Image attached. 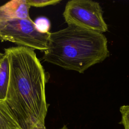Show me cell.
<instances>
[{
  "label": "cell",
  "instance_id": "cell-7",
  "mask_svg": "<svg viewBox=\"0 0 129 129\" xmlns=\"http://www.w3.org/2000/svg\"><path fill=\"white\" fill-rule=\"evenodd\" d=\"M10 77V64L8 56H4L0 62V100H5Z\"/></svg>",
  "mask_w": 129,
  "mask_h": 129
},
{
  "label": "cell",
  "instance_id": "cell-3",
  "mask_svg": "<svg viewBox=\"0 0 129 129\" xmlns=\"http://www.w3.org/2000/svg\"><path fill=\"white\" fill-rule=\"evenodd\" d=\"M50 33L38 31L31 18L0 21V40L34 50L47 49Z\"/></svg>",
  "mask_w": 129,
  "mask_h": 129
},
{
  "label": "cell",
  "instance_id": "cell-5",
  "mask_svg": "<svg viewBox=\"0 0 129 129\" xmlns=\"http://www.w3.org/2000/svg\"><path fill=\"white\" fill-rule=\"evenodd\" d=\"M26 0H12L0 6V21L30 19Z\"/></svg>",
  "mask_w": 129,
  "mask_h": 129
},
{
  "label": "cell",
  "instance_id": "cell-12",
  "mask_svg": "<svg viewBox=\"0 0 129 129\" xmlns=\"http://www.w3.org/2000/svg\"><path fill=\"white\" fill-rule=\"evenodd\" d=\"M59 129H68V127H67V125H64L62 127H61V128H59Z\"/></svg>",
  "mask_w": 129,
  "mask_h": 129
},
{
  "label": "cell",
  "instance_id": "cell-2",
  "mask_svg": "<svg viewBox=\"0 0 129 129\" xmlns=\"http://www.w3.org/2000/svg\"><path fill=\"white\" fill-rule=\"evenodd\" d=\"M44 52V61L79 73L109 55L107 40L103 33L72 26L50 32Z\"/></svg>",
  "mask_w": 129,
  "mask_h": 129
},
{
  "label": "cell",
  "instance_id": "cell-10",
  "mask_svg": "<svg viewBox=\"0 0 129 129\" xmlns=\"http://www.w3.org/2000/svg\"><path fill=\"white\" fill-rule=\"evenodd\" d=\"M119 111L121 115L119 123L122 124L124 129H129V105H124L120 107Z\"/></svg>",
  "mask_w": 129,
  "mask_h": 129
},
{
  "label": "cell",
  "instance_id": "cell-4",
  "mask_svg": "<svg viewBox=\"0 0 129 129\" xmlns=\"http://www.w3.org/2000/svg\"><path fill=\"white\" fill-rule=\"evenodd\" d=\"M63 16L68 26L103 33L108 30L102 8L91 0H71L67 2Z\"/></svg>",
  "mask_w": 129,
  "mask_h": 129
},
{
  "label": "cell",
  "instance_id": "cell-1",
  "mask_svg": "<svg viewBox=\"0 0 129 129\" xmlns=\"http://www.w3.org/2000/svg\"><path fill=\"white\" fill-rule=\"evenodd\" d=\"M4 51L10 64L6 103L23 129H46L47 80L43 66L30 48L17 46Z\"/></svg>",
  "mask_w": 129,
  "mask_h": 129
},
{
  "label": "cell",
  "instance_id": "cell-6",
  "mask_svg": "<svg viewBox=\"0 0 129 129\" xmlns=\"http://www.w3.org/2000/svg\"><path fill=\"white\" fill-rule=\"evenodd\" d=\"M0 129H23L5 100H0Z\"/></svg>",
  "mask_w": 129,
  "mask_h": 129
},
{
  "label": "cell",
  "instance_id": "cell-13",
  "mask_svg": "<svg viewBox=\"0 0 129 129\" xmlns=\"http://www.w3.org/2000/svg\"><path fill=\"white\" fill-rule=\"evenodd\" d=\"M0 62H1V60H0Z\"/></svg>",
  "mask_w": 129,
  "mask_h": 129
},
{
  "label": "cell",
  "instance_id": "cell-9",
  "mask_svg": "<svg viewBox=\"0 0 129 129\" xmlns=\"http://www.w3.org/2000/svg\"><path fill=\"white\" fill-rule=\"evenodd\" d=\"M60 2V0H26L27 4L29 6L37 8L56 5Z\"/></svg>",
  "mask_w": 129,
  "mask_h": 129
},
{
  "label": "cell",
  "instance_id": "cell-8",
  "mask_svg": "<svg viewBox=\"0 0 129 129\" xmlns=\"http://www.w3.org/2000/svg\"><path fill=\"white\" fill-rule=\"evenodd\" d=\"M37 30L41 33H49L50 28V22L49 20L43 17H38L34 21Z\"/></svg>",
  "mask_w": 129,
  "mask_h": 129
},
{
  "label": "cell",
  "instance_id": "cell-11",
  "mask_svg": "<svg viewBox=\"0 0 129 129\" xmlns=\"http://www.w3.org/2000/svg\"><path fill=\"white\" fill-rule=\"evenodd\" d=\"M4 56V53H2L0 52V60L3 57V56Z\"/></svg>",
  "mask_w": 129,
  "mask_h": 129
}]
</instances>
